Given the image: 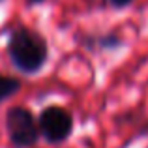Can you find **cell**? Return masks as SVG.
<instances>
[{
	"label": "cell",
	"instance_id": "obj_4",
	"mask_svg": "<svg viewBox=\"0 0 148 148\" xmlns=\"http://www.w3.org/2000/svg\"><path fill=\"white\" fill-rule=\"evenodd\" d=\"M21 88H23L21 79L0 73V105H2L4 101L11 99L13 96H17L19 92H21Z\"/></svg>",
	"mask_w": 148,
	"mask_h": 148
},
{
	"label": "cell",
	"instance_id": "obj_7",
	"mask_svg": "<svg viewBox=\"0 0 148 148\" xmlns=\"http://www.w3.org/2000/svg\"><path fill=\"white\" fill-rule=\"evenodd\" d=\"M28 4H43V2H47V0H26Z\"/></svg>",
	"mask_w": 148,
	"mask_h": 148
},
{
	"label": "cell",
	"instance_id": "obj_5",
	"mask_svg": "<svg viewBox=\"0 0 148 148\" xmlns=\"http://www.w3.org/2000/svg\"><path fill=\"white\" fill-rule=\"evenodd\" d=\"M96 47L101 51H116L120 47H124V40L116 34H103V36L94 38Z\"/></svg>",
	"mask_w": 148,
	"mask_h": 148
},
{
	"label": "cell",
	"instance_id": "obj_3",
	"mask_svg": "<svg viewBox=\"0 0 148 148\" xmlns=\"http://www.w3.org/2000/svg\"><path fill=\"white\" fill-rule=\"evenodd\" d=\"M40 135L45 143L53 146L64 145L73 133V116L68 109L60 105H49L38 114Z\"/></svg>",
	"mask_w": 148,
	"mask_h": 148
},
{
	"label": "cell",
	"instance_id": "obj_6",
	"mask_svg": "<svg viewBox=\"0 0 148 148\" xmlns=\"http://www.w3.org/2000/svg\"><path fill=\"white\" fill-rule=\"evenodd\" d=\"M135 0H107V4L112 8V10H126L133 4Z\"/></svg>",
	"mask_w": 148,
	"mask_h": 148
},
{
	"label": "cell",
	"instance_id": "obj_1",
	"mask_svg": "<svg viewBox=\"0 0 148 148\" xmlns=\"http://www.w3.org/2000/svg\"><path fill=\"white\" fill-rule=\"evenodd\" d=\"M8 56L17 71L25 75H36L45 68L49 60L47 40L36 30L19 26L10 34Z\"/></svg>",
	"mask_w": 148,
	"mask_h": 148
},
{
	"label": "cell",
	"instance_id": "obj_2",
	"mask_svg": "<svg viewBox=\"0 0 148 148\" xmlns=\"http://www.w3.org/2000/svg\"><path fill=\"white\" fill-rule=\"evenodd\" d=\"M4 127L15 148H32L41 137L38 116H34V112L23 105H13L6 111Z\"/></svg>",
	"mask_w": 148,
	"mask_h": 148
}]
</instances>
